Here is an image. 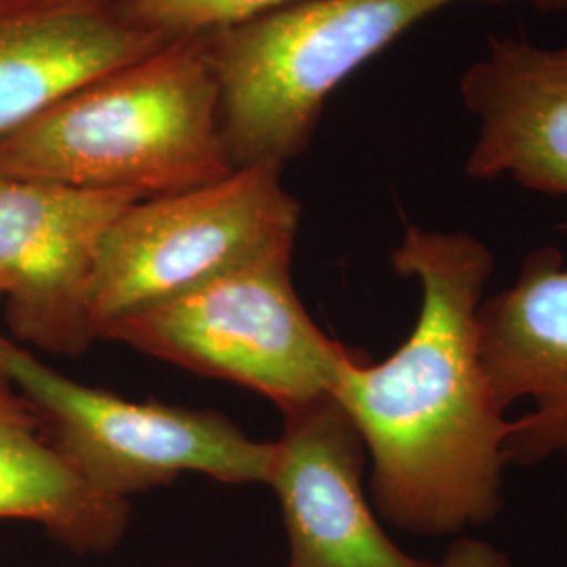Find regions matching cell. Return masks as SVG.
<instances>
[{"label": "cell", "instance_id": "obj_1", "mask_svg": "<svg viewBox=\"0 0 567 567\" xmlns=\"http://www.w3.org/2000/svg\"><path fill=\"white\" fill-rule=\"evenodd\" d=\"M391 265L419 282L416 322L379 364L353 351L332 395L364 440L374 511L410 534L461 536L505 507L511 421L477 330L494 255L473 234L410 224Z\"/></svg>", "mask_w": 567, "mask_h": 567}, {"label": "cell", "instance_id": "obj_2", "mask_svg": "<svg viewBox=\"0 0 567 567\" xmlns=\"http://www.w3.org/2000/svg\"><path fill=\"white\" fill-rule=\"evenodd\" d=\"M234 168L208 37L171 39L0 135V177L79 189L154 198Z\"/></svg>", "mask_w": 567, "mask_h": 567}, {"label": "cell", "instance_id": "obj_3", "mask_svg": "<svg viewBox=\"0 0 567 567\" xmlns=\"http://www.w3.org/2000/svg\"><path fill=\"white\" fill-rule=\"evenodd\" d=\"M458 2L567 0H301L208 37L236 168L286 164L311 143L330 95L412 25Z\"/></svg>", "mask_w": 567, "mask_h": 567}, {"label": "cell", "instance_id": "obj_4", "mask_svg": "<svg viewBox=\"0 0 567 567\" xmlns=\"http://www.w3.org/2000/svg\"><path fill=\"white\" fill-rule=\"evenodd\" d=\"M282 164L234 168L219 182L143 198L103 231L86 284L93 337L204 284L278 255H295L301 204Z\"/></svg>", "mask_w": 567, "mask_h": 567}, {"label": "cell", "instance_id": "obj_5", "mask_svg": "<svg viewBox=\"0 0 567 567\" xmlns=\"http://www.w3.org/2000/svg\"><path fill=\"white\" fill-rule=\"evenodd\" d=\"M292 255L248 265L168 303L105 326L97 341L128 344L196 374L246 386L280 410L332 393L353 349L307 313Z\"/></svg>", "mask_w": 567, "mask_h": 567}, {"label": "cell", "instance_id": "obj_6", "mask_svg": "<svg viewBox=\"0 0 567 567\" xmlns=\"http://www.w3.org/2000/svg\"><path fill=\"white\" fill-rule=\"evenodd\" d=\"M0 372L34 405L51 442L97 492L133 494L200 473L224 484H265L274 442L248 437L213 410L137 404L82 385L0 332Z\"/></svg>", "mask_w": 567, "mask_h": 567}, {"label": "cell", "instance_id": "obj_7", "mask_svg": "<svg viewBox=\"0 0 567 567\" xmlns=\"http://www.w3.org/2000/svg\"><path fill=\"white\" fill-rule=\"evenodd\" d=\"M135 192L79 189L0 177V284L11 337L53 355L81 358L95 341L86 284L103 231Z\"/></svg>", "mask_w": 567, "mask_h": 567}, {"label": "cell", "instance_id": "obj_8", "mask_svg": "<svg viewBox=\"0 0 567 567\" xmlns=\"http://www.w3.org/2000/svg\"><path fill=\"white\" fill-rule=\"evenodd\" d=\"M280 412L265 484L282 507L288 567H435L398 547L368 503V452L343 404L324 393Z\"/></svg>", "mask_w": 567, "mask_h": 567}, {"label": "cell", "instance_id": "obj_9", "mask_svg": "<svg viewBox=\"0 0 567 567\" xmlns=\"http://www.w3.org/2000/svg\"><path fill=\"white\" fill-rule=\"evenodd\" d=\"M567 225V224H566ZM480 349L489 385L511 421L508 465L534 466L567 450V265L555 246L536 248L515 282L489 295L477 311Z\"/></svg>", "mask_w": 567, "mask_h": 567}, {"label": "cell", "instance_id": "obj_10", "mask_svg": "<svg viewBox=\"0 0 567 567\" xmlns=\"http://www.w3.org/2000/svg\"><path fill=\"white\" fill-rule=\"evenodd\" d=\"M458 93L477 124L465 161L468 179L507 177L529 192L567 198V44L489 34Z\"/></svg>", "mask_w": 567, "mask_h": 567}, {"label": "cell", "instance_id": "obj_11", "mask_svg": "<svg viewBox=\"0 0 567 567\" xmlns=\"http://www.w3.org/2000/svg\"><path fill=\"white\" fill-rule=\"evenodd\" d=\"M166 41L126 0H0V135Z\"/></svg>", "mask_w": 567, "mask_h": 567}, {"label": "cell", "instance_id": "obj_12", "mask_svg": "<svg viewBox=\"0 0 567 567\" xmlns=\"http://www.w3.org/2000/svg\"><path fill=\"white\" fill-rule=\"evenodd\" d=\"M0 519L41 526L74 553H105L121 543L131 503L89 486L60 452L39 412L0 372Z\"/></svg>", "mask_w": 567, "mask_h": 567}, {"label": "cell", "instance_id": "obj_13", "mask_svg": "<svg viewBox=\"0 0 567 567\" xmlns=\"http://www.w3.org/2000/svg\"><path fill=\"white\" fill-rule=\"evenodd\" d=\"M301 0H126L131 16L166 39L213 37Z\"/></svg>", "mask_w": 567, "mask_h": 567}, {"label": "cell", "instance_id": "obj_14", "mask_svg": "<svg viewBox=\"0 0 567 567\" xmlns=\"http://www.w3.org/2000/svg\"><path fill=\"white\" fill-rule=\"evenodd\" d=\"M435 567H515V564L508 559L505 550L494 547L492 543L461 536L447 547L442 559L435 561Z\"/></svg>", "mask_w": 567, "mask_h": 567}, {"label": "cell", "instance_id": "obj_15", "mask_svg": "<svg viewBox=\"0 0 567 567\" xmlns=\"http://www.w3.org/2000/svg\"><path fill=\"white\" fill-rule=\"evenodd\" d=\"M0 299H2V284H0Z\"/></svg>", "mask_w": 567, "mask_h": 567}, {"label": "cell", "instance_id": "obj_16", "mask_svg": "<svg viewBox=\"0 0 567 567\" xmlns=\"http://www.w3.org/2000/svg\"><path fill=\"white\" fill-rule=\"evenodd\" d=\"M566 456H567V450H566Z\"/></svg>", "mask_w": 567, "mask_h": 567}]
</instances>
